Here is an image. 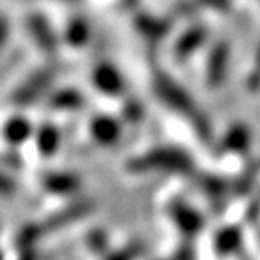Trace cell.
Listing matches in <instances>:
<instances>
[{
	"label": "cell",
	"instance_id": "8992f818",
	"mask_svg": "<svg viewBox=\"0 0 260 260\" xmlns=\"http://www.w3.org/2000/svg\"><path fill=\"white\" fill-rule=\"evenodd\" d=\"M92 85L98 92L105 94L109 98H118L125 90V80L116 65L110 61H100L92 69Z\"/></svg>",
	"mask_w": 260,
	"mask_h": 260
},
{
	"label": "cell",
	"instance_id": "484cf974",
	"mask_svg": "<svg viewBox=\"0 0 260 260\" xmlns=\"http://www.w3.org/2000/svg\"><path fill=\"white\" fill-rule=\"evenodd\" d=\"M256 67L260 69V47H258V51H256Z\"/></svg>",
	"mask_w": 260,
	"mask_h": 260
},
{
	"label": "cell",
	"instance_id": "2e32d148",
	"mask_svg": "<svg viewBox=\"0 0 260 260\" xmlns=\"http://www.w3.org/2000/svg\"><path fill=\"white\" fill-rule=\"evenodd\" d=\"M35 143H37V150L44 157H51L60 148V130L53 123H44L35 134Z\"/></svg>",
	"mask_w": 260,
	"mask_h": 260
},
{
	"label": "cell",
	"instance_id": "4316f807",
	"mask_svg": "<svg viewBox=\"0 0 260 260\" xmlns=\"http://www.w3.org/2000/svg\"><path fill=\"white\" fill-rule=\"evenodd\" d=\"M126 4H136V0H125Z\"/></svg>",
	"mask_w": 260,
	"mask_h": 260
},
{
	"label": "cell",
	"instance_id": "7a4b0ae2",
	"mask_svg": "<svg viewBox=\"0 0 260 260\" xmlns=\"http://www.w3.org/2000/svg\"><path fill=\"white\" fill-rule=\"evenodd\" d=\"M125 168L126 172L134 175L148 174V172H170V174L190 175L195 165L191 155L179 146H154L136 157H130Z\"/></svg>",
	"mask_w": 260,
	"mask_h": 260
},
{
	"label": "cell",
	"instance_id": "7402d4cb",
	"mask_svg": "<svg viewBox=\"0 0 260 260\" xmlns=\"http://www.w3.org/2000/svg\"><path fill=\"white\" fill-rule=\"evenodd\" d=\"M145 253V246L141 242H130L126 246H123L121 249H116V251H110L109 258H116V260H126V258H134Z\"/></svg>",
	"mask_w": 260,
	"mask_h": 260
},
{
	"label": "cell",
	"instance_id": "5bb4252c",
	"mask_svg": "<svg viewBox=\"0 0 260 260\" xmlns=\"http://www.w3.org/2000/svg\"><path fill=\"white\" fill-rule=\"evenodd\" d=\"M244 244V237L239 226H222L213 235V249L217 255H233Z\"/></svg>",
	"mask_w": 260,
	"mask_h": 260
},
{
	"label": "cell",
	"instance_id": "e0dca14e",
	"mask_svg": "<svg viewBox=\"0 0 260 260\" xmlns=\"http://www.w3.org/2000/svg\"><path fill=\"white\" fill-rule=\"evenodd\" d=\"M32 136V125L24 116H13L4 125V139L11 146H20Z\"/></svg>",
	"mask_w": 260,
	"mask_h": 260
},
{
	"label": "cell",
	"instance_id": "5b68a950",
	"mask_svg": "<svg viewBox=\"0 0 260 260\" xmlns=\"http://www.w3.org/2000/svg\"><path fill=\"white\" fill-rule=\"evenodd\" d=\"M230 44L226 40H219L211 45L206 60V85L210 89H220L230 69Z\"/></svg>",
	"mask_w": 260,
	"mask_h": 260
},
{
	"label": "cell",
	"instance_id": "44dd1931",
	"mask_svg": "<svg viewBox=\"0 0 260 260\" xmlns=\"http://www.w3.org/2000/svg\"><path fill=\"white\" fill-rule=\"evenodd\" d=\"M87 246L92 249L94 253H100V255L107 256V248H109V240L103 230H92V232L87 235Z\"/></svg>",
	"mask_w": 260,
	"mask_h": 260
},
{
	"label": "cell",
	"instance_id": "d4e9b609",
	"mask_svg": "<svg viewBox=\"0 0 260 260\" xmlns=\"http://www.w3.org/2000/svg\"><path fill=\"white\" fill-rule=\"evenodd\" d=\"M11 181H9L8 174L2 175V191H4V195H9V191H11Z\"/></svg>",
	"mask_w": 260,
	"mask_h": 260
},
{
	"label": "cell",
	"instance_id": "7c38bea8",
	"mask_svg": "<svg viewBox=\"0 0 260 260\" xmlns=\"http://www.w3.org/2000/svg\"><path fill=\"white\" fill-rule=\"evenodd\" d=\"M81 186V179L73 172H49L44 179H42V188L47 193L53 195H71L76 193Z\"/></svg>",
	"mask_w": 260,
	"mask_h": 260
},
{
	"label": "cell",
	"instance_id": "d6986e66",
	"mask_svg": "<svg viewBox=\"0 0 260 260\" xmlns=\"http://www.w3.org/2000/svg\"><path fill=\"white\" fill-rule=\"evenodd\" d=\"M42 235H45L42 224H27V226L22 228L18 237H16V244H18V248L22 249V255L31 256L32 248H35V244L40 240Z\"/></svg>",
	"mask_w": 260,
	"mask_h": 260
},
{
	"label": "cell",
	"instance_id": "30bf717a",
	"mask_svg": "<svg viewBox=\"0 0 260 260\" xmlns=\"http://www.w3.org/2000/svg\"><path fill=\"white\" fill-rule=\"evenodd\" d=\"M89 132L94 143L100 146H112L121 136V123L109 114H98L96 118L90 119Z\"/></svg>",
	"mask_w": 260,
	"mask_h": 260
},
{
	"label": "cell",
	"instance_id": "6da1fadb",
	"mask_svg": "<svg viewBox=\"0 0 260 260\" xmlns=\"http://www.w3.org/2000/svg\"><path fill=\"white\" fill-rule=\"evenodd\" d=\"M152 89H154L155 98L162 105L190 119L191 126L203 141H211V125L208 118L204 116V112L197 109L193 98L179 85L174 78L168 76L165 71H157L154 74V80H152Z\"/></svg>",
	"mask_w": 260,
	"mask_h": 260
},
{
	"label": "cell",
	"instance_id": "4fadbf2b",
	"mask_svg": "<svg viewBox=\"0 0 260 260\" xmlns=\"http://www.w3.org/2000/svg\"><path fill=\"white\" fill-rule=\"evenodd\" d=\"M249 146H251V132L242 123H235L230 126L220 141V148L232 154H248Z\"/></svg>",
	"mask_w": 260,
	"mask_h": 260
},
{
	"label": "cell",
	"instance_id": "cb8c5ba5",
	"mask_svg": "<svg viewBox=\"0 0 260 260\" xmlns=\"http://www.w3.org/2000/svg\"><path fill=\"white\" fill-rule=\"evenodd\" d=\"M141 116H143L141 107H139L138 103L134 102V100L126 103V107H125V118L128 119V121H138Z\"/></svg>",
	"mask_w": 260,
	"mask_h": 260
},
{
	"label": "cell",
	"instance_id": "9a60e30c",
	"mask_svg": "<svg viewBox=\"0 0 260 260\" xmlns=\"http://www.w3.org/2000/svg\"><path fill=\"white\" fill-rule=\"evenodd\" d=\"M90 38V27L89 22L83 16H74L67 22L63 31V40L65 44L73 49H81L89 44Z\"/></svg>",
	"mask_w": 260,
	"mask_h": 260
},
{
	"label": "cell",
	"instance_id": "277c9868",
	"mask_svg": "<svg viewBox=\"0 0 260 260\" xmlns=\"http://www.w3.org/2000/svg\"><path fill=\"white\" fill-rule=\"evenodd\" d=\"M168 219L172 220L175 228L179 230V233L184 239H193L197 233L201 232L206 224L204 215L199 210H195L191 204L184 203L181 199H174L167 208Z\"/></svg>",
	"mask_w": 260,
	"mask_h": 260
},
{
	"label": "cell",
	"instance_id": "3957f363",
	"mask_svg": "<svg viewBox=\"0 0 260 260\" xmlns=\"http://www.w3.org/2000/svg\"><path fill=\"white\" fill-rule=\"evenodd\" d=\"M54 76H56V71L53 67H44V69L35 71L31 76H27L16 87V90L11 96L13 103L18 107H27L35 103L49 87L53 85Z\"/></svg>",
	"mask_w": 260,
	"mask_h": 260
},
{
	"label": "cell",
	"instance_id": "52a82bcc",
	"mask_svg": "<svg viewBox=\"0 0 260 260\" xmlns=\"http://www.w3.org/2000/svg\"><path fill=\"white\" fill-rule=\"evenodd\" d=\"M25 27H27V32L31 35L32 42L37 44V47L40 51L47 54H53L58 49V35L54 32L51 22L45 18L42 13H31V15L25 18Z\"/></svg>",
	"mask_w": 260,
	"mask_h": 260
},
{
	"label": "cell",
	"instance_id": "83f0119b",
	"mask_svg": "<svg viewBox=\"0 0 260 260\" xmlns=\"http://www.w3.org/2000/svg\"><path fill=\"white\" fill-rule=\"evenodd\" d=\"M65 2H76V0H65Z\"/></svg>",
	"mask_w": 260,
	"mask_h": 260
},
{
	"label": "cell",
	"instance_id": "9c48e42d",
	"mask_svg": "<svg viewBox=\"0 0 260 260\" xmlns=\"http://www.w3.org/2000/svg\"><path fill=\"white\" fill-rule=\"evenodd\" d=\"M92 210H94L92 201H78V203H73V204H69V206L58 210L56 213H53L45 222H42V228H44L45 233L54 232L58 228L69 226V224H74V222H78V220H81L83 217L89 215Z\"/></svg>",
	"mask_w": 260,
	"mask_h": 260
},
{
	"label": "cell",
	"instance_id": "ffe728a7",
	"mask_svg": "<svg viewBox=\"0 0 260 260\" xmlns=\"http://www.w3.org/2000/svg\"><path fill=\"white\" fill-rule=\"evenodd\" d=\"M201 190L213 201V204H219L224 201V193L228 191V184L217 175H201L199 179Z\"/></svg>",
	"mask_w": 260,
	"mask_h": 260
},
{
	"label": "cell",
	"instance_id": "603a6c76",
	"mask_svg": "<svg viewBox=\"0 0 260 260\" xmlns=\"http://www.w3.org/2000/svg\"><path fill=\"white\" fill-rule=\"evenodd\" d=\"M197 9H215V11H226L230 8V0H195Z\"/></svg>",
	"mask_w": 260,
	"mask_h": 260
},
{
	"label": "cell",
	"instance_id": "8fae6325",
	"mask_svg": "<svg viewBox=\"0 0 260 260\" xmlns=\"http://www.w3.org/2000/svg\"><path fill=\"white\" fill-rule=\"evenodd\" d=\"M134 25L139 35L145 38V42H148V45H157L170 32L172 20L162 18V16H152L148 13H141L136 16Z\"/></svg>",
	"mask_w": 260,
	"mask_h": 260
},
{
	"label": "cell",
	"instance_id": "ac0fdd59",
	"mask_svg": "<svg viewBox=\"0 0 260 260\" xmlns=\"http://www.w3.org/2000/svg\"><path fill=\"white\" fill-rule=\"evenodd\" d=\"M85 100L78 89H60L49 98V107L54 110H78L83 107Z\"/></svg>",
	"mask_w": 260,
	"mask_h": 260
},
{
	"label": "cell",
	"instance_id": "ba28073f",
	"mask_svg": "<svg viewBox=\"0 0 260 260\" xmlns=\"http://www.w3.org/2000/svg\"><path fill=\"white\" fill-rule=\"evenodd\" d=\"M206 40H208V27L203 24H195L190 29H186L175 40L172 54H174V58L177 61H186L191 54H195L206 44Z\"/></svg>",
	"mask_w": 260,
	"mask_h": 260
}]
</instances>
